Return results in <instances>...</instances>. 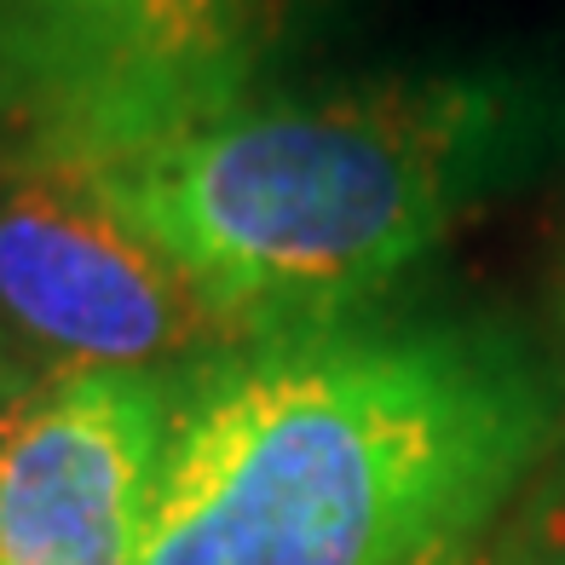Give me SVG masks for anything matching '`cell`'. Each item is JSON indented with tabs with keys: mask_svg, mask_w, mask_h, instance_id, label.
<instances>
[{
	"mask_svg": "<svg viewBox=\"0 0 565 565\" xmlns=\"http://www.w3.org/2000/svg\"><path fill=\"white\" fill-rule=\"evenodd\" d=\"M559 439L497 323H306L173 375L139 565H445Z\"/></svg>",
	"mask_w": 565,
	"mask_h": 565,
	"instance_id": "6da1fadb",
	"label": "cell"
},
{
	"mask_svg": "<svg viewBox=\"0 0 565 565\" xmlns=\"http://www.w3.org/2000/svg\"><path fill=\"white\" fill-rule=\"evenodd\" d=\"M531 127L491 75L254 93L87 185L248 341L358 318L513 168Z\"/></svg>",
	"mask_w": 565,
	"mask_h": 565,
	"instance_id": "7a4b0ae2",
	"label": "cell"
},
{
	"mask_svg": "<svg viewBox=\"0 0 565 565\" xmlns=\"http://www.w3.org/2000/svg\"><path fill=\"white\" fill-rule=\"evenodd\" d=\"M306 0H0V173H105L254 98Z\"/></svg>",
	"mask_w": 565,
	"mask_h": 565,
	"instance_id": "3957f363",
	"label": "cell"
},
{
	"mask_svg": "<svg viewBox=\"0 0 565 565\" xmlns=\"http://www.w3.org/2000/svg\"><path fill=\"white\" fill-rule=\"evenodd\" d=\"M0 335L41 381L168 375L243 341L82 173H0Z\"/></svg>",
	"mask_w": 565,
	"mask_h": 565,
	"instance_id": "277c9868",
	"label": "cell"
},
{
	"mask_svg": "<svg viewBox=\"0 0 565 565\" xmlns=\"http://www.w3.org/2000/svg\"><path fill=\"white\" fill-rule=\"evenodd\" d=\"M173 375H53L0 422V565H139Z\"/></svg>",
	"mask_w": 565,
	"mask_h": 565,
	"instance_id": "5b68a950",
	"label": "cell"
},
{
	"mask_svg": "<svg viewBox=\"0 0 565 565\" xmlns=\"http://www.w3.org/2000/svg\"><path fill=\"white\" fill-rule=\"evenodd\" d=\"M473 565H565V473L531 491L497 548L473 554Z\"/></svg>",
	"mask_w": 565,
	"mask_h": 565,
	"instance_id": "8992f818",
	"label": "cell"
},
{
	"mask_svg": "<svg viewBox=\"0 0 565 565\" xmlns=\"http://www.w3.org/2000/svg\"><path fill=\"white\" fill-rule=\"evenodd\" d=\"M35 387H41V375H35L30 364H23L18 347H12L7 335H0V422H7L12 409H18L23 398H30Z\"/></svg>",
	"mask_w": 565,
	"mask_h": 565,
	"instance_id": "52a82bcc",
	"label": "cell"
},
{
	"mask_svg": "<svg viewBox=\"0 0 565 565\" xmlns=\"http://www.w3.org/2000/svg\"><path fill=\"white\" fill-rule=\"evenodd\" d=\"M479 554V548H473ZM473 554H461V559H445V565H473Z\"/></svg>",
	"mask_w": 565,
	"mask_h": 565,
	"instance_id": "ba28073f",
	"label": "cell"
}]
</instances>
